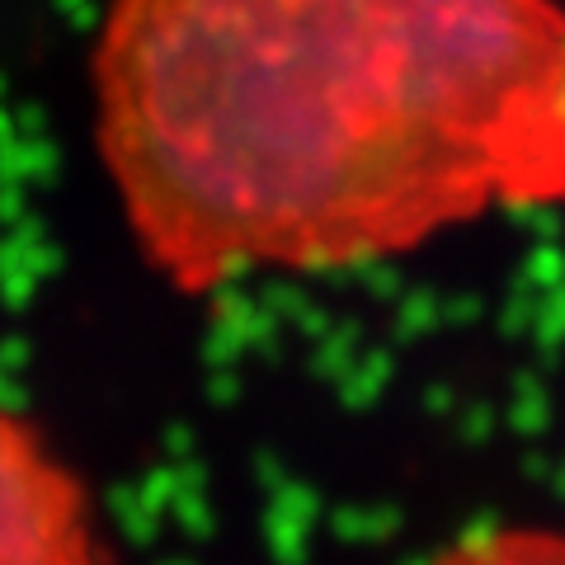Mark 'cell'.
<instances>
[{
    "mask_svg": "<svg viewBox=\"0 0 565 565\" xmlns=\"http://www.w3.org/2000/svg\"><path fill=\"white\" fill-rule=\"evenodd\" d=\"M95 147L180 292L565 207L561 0H109Z\"/></svg>",
    "mask_w": 565,
    "mask_h": 565,
    "instance_id": "obj_1",
    "label": "cell"
},
{
    "mask_svg": "<svg viewBox=\"0 0 565 565\" xmlns=\"http://www.w3.org/2000/svg\"><path fill=\"white\" fill-rule=\"evenodd\" d=\"M0 565H109L90 490L24 411L0 401Z\"/></svg>",
    "mask_w": 565,
    "mask_h": 565,
    "instance_id": "obj_2",
    "label": "cell"
},
{
    "mask_svg": "<svg viewBox=\"0 0 565 565\" xmlns=\"http://www.w3.org/2000/svg\"><path fill=\"white\" fill-rule=\"evenodd\" d=\"M429 565H565V523H504L452 542Z\"/></svg>",
    "mask_w": 565,
    "mask_h": 565,
    "instance_id": "obj_3",
    "label": "cell"
}]
</instances>
